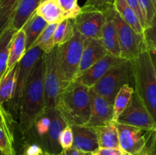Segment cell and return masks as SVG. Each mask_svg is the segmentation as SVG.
<instances>
[{"mask_svg": "<svg viewBox=\"0 0 156 155\" xmlns=\"http://www.w3.org/2000/svg\"><path fill=\"white\" fill-rule=\"evenodd\" d=\"M44 74L43 54L34 65L20 100L18 128L21 134H26L33 129L37 119L46 111Z\"/></svg>", "mask_w": 156, "mask_h": 155, "instance_id": "1", "label": "cell"}, {"mask_svg": "<svg viewBox=\"0 0 156 155\" xmlns=\"http://www.w3.org/2000/svg\"><path fill=\"white\" fill-rule=\"evenodd\" d=\"M154 59L155 54L145 50L130 62L134 91L155 119L156 71Z\"/></svg>", "mask_w": 156, "mask_h": 155, "instance_id": "2", "label": "cell"}, {"mask_svg": "<svg viewBox=\"0 0 156 155\" xmlns=\"http://www.w3.org/2000/svg\"><path fill=\"white\" fill-rule=\"evenodd\" d=\"M88 87L74 81L61 91L56 108L69 126H86L90 117Z\"/></svg>", "mask_w": 156, "mask_h": 155, "instance_id": "3", "label": "cell"}, {"mask_svg": "<svg viewBox=\"0 0 156 155\" xmlns=\"http://www.w3.org/2000/svg\"><path fill=\"white\" fill-rule=\"evenodd\" d=\"M86 40V37L74 29L73 37L65 43L57 46L58 65L62 91L76 80Z\"/></svg>", "mask_w": 156, "mask_h": 155, "instance_id": "4", "label": "cell"}, {"mask_svg": "<svg viewBox=\"0 0 156 155\" xmlns=\"http://www.w3.org/2000/svg\"><path fill=\"white\" fill-rule=\"evenodd\" d=\"M125 84H133L130 60L112 67L91 89L113 103L116 94Z\"/></svg>", "mask_w": 156, "mask_h": 155, "instance_id": "5", "label": "cell"}, {"mask_svg": "<svg viewBox=\"0 0 156 155\" xmlns=\"http://www.w3.org/2000/svg\"><path fill=\"white\" fill-rule=\"evenodd\" d=\"M57 46H55L44 56V92L46 110L56 108L58 98L62 91L57 57Z\"/></svg>", "mask_w": 156, "mask_h": 155, "instance_id": "6", "label": "cell"}, {"mask_svg": "<svg viewBox=\"0 0 156 155\" xmlns=\"http://www.w3.org/2000/svg\"><path fill=\"white\" fill-rule=\"evenodd\" d=\"M113 20L117 29L120 57L126 60H132L146 50L144 39L120 18L115 9L113 12Z\"/></svg>", "mask_w": 156, "mask_h": 155, "instance_id": "7", "label": "cell"}, {"mask_svg": "<svg viewBox=\"0 0 156 155\" xmlns=\"http://www.w3.org/2000/svg\"><path fill=\"white\" fill-rule=\"evenodd\" d=\"M115 122L146 130L156 131L155 119L135 91L127 107L119 115Z\"/></svg>", "mask_w": 156, "mask_h": 155, "instance_id": "8", "label": "cell"}, {"mask_svg": "<svg viewBox=\"0 0 156 155\" xmlns=\"http://www.w3.org/2000/svg\"><path fill=\"white\" fill-rule=\"evenodd\" d=\"M116 126L120 148L130 155L141 153L152 132H156L119 123H116Z\"/></svg>", "mask_w": 156, "mask_h": 155, "instance_id": "9", "label": "cell"}, {"mask_svg": "<svg viewBox=\"0 0 156 155\" xmlns=\"http://www.w3.org/2000/svg\"><path fill=\"white\" fill-rule=\"evenodd\" d=\"M73 21L75 30L87 39H101L105 21L104 12L97 10L82 9Z\"/></svg>", "mask_w": 156, "mask_h": 155, "instance_id": "10", "label": "cell"}, {"mask_svg": "<svg viewBox=\"0 0 156 155\" xmlns=\"http://www.w3.org/2000/svg\"><path fill=\"white\" fill-rule=\"evenodd\" d=\"M90 117L85 126L96 128L114 122L113 103L90 88Z\"/></svg>", "mask_w": 156, "mask_h": 155, "instance_id": "11", "label": "cell"}, {"mask_svg": "<svg viewBox=\"0 0 156 155\" xmlns=\"http://www.w3.org/2000/svg\"><path fill=\"white\" fill-rule=\"evenodd\" d=\"M43 54L44 52L40 48L32 47L26 52L22 59L18 62L16 90H15V97L13 98L15 106H17L16 108H18L19 106L21 95L27 84V82L28 81L34 65Z\"/></svg>", "mask_w": 156, "mask_h": 155, "instance_id": "12", "label": "cell"}, {"mask_svg": "<svg viewBox=\"0 0 156 155\" xmlns=\"http://www.w3.org/2000/svg\"><path fill=\"white\" fill-rule=\"evenodd\" d=\"M126 59L120 56H114L108 54L101 60L85 70L75 81L91 88L114 65L121 63Z\"/></svg>", "mask_w": 156, "mask_h": 155, "instance_id": "13", "label": "cell"}, {"mask_svg": "<svg viewBox=\"0 0 156 155\" xmlns=\"http://www.w3.org/2000/svg\"><path fill=\"white\" fill-rule=\"evenodd\" d=\"M48 110L50 111L51 118L50 126L47 134L41 138L44 141V145L47 147L46 151L52 153H58L62 150L58 141L59 134L68 124L56 108Z\"/></svg>", "mask_w": 156, "mask_h": 155, "instance_id": "14", "label": "cell"}, {"mask_svg": "<svg viewBox=\"0 0 156 155\" xmlns=\"http://www.w3.org/2000/svg\"><path fill=\"white\" fill-rule=\"evenodd\" d=\"M108 53V51L104 46L101 40L87 39L81 56L76 78L85 70L105 57Z\"/></svg>", "mask_w": 156, "mask_h": 155, "instance_id": "15", "label": "cell"}, {"mask_svg": "<svg viewBox=\"0 0 156 155\" xmlns=\"http://www.w3.org/2000/svg\"><path fill=\"white\" fill-rule=\"evenodd\" d=\"M73 134V147L81 151L93 153L99 149L94 128L85 126H72Z\"/></svg>", "mask_w": 156, "mask_h": 155, "instance_id": "16", "label": "cell"}, {"mask_svg": "<svg viewBox=\"0 0 156 155\" xmlns=\"http://www.w3.org/2000/svg\"><path fill=\"white\" fill-rule=\"evenodd\" d=\"M114 10V8L113 7L103 12L105 16V21L102 27L101 40L109 54L114 56H120L117 29L113 20Z\"/></svg>", "mask_w": 156, "mask_h": 155, "instance_id": "17", "label": "cell"}, {"mask_svg": "<svg viewBox=\"0 0 156 155\" xmlns=\"http://www.w3.org/2000/svg\"><path fill=\"white\" fill-rule=\"evenodd\" d=\"M41 0H20L10 22V26L15 30L23 27L28 18L33 15Z\"/></svg>", "mask_w": 156, "mask_h": 155, "instance_id": "18", "label": "cell"}, {"mask_svg": "<svg viewBox=\"0 0 156 155\" xmlns=\"http://www.w3.org/2000/svg\"><path fill=\"white\" fill-rule=\"evenodd\" d=\"M18 63L6 70L0 79V103L2 105L13 100L16 90Z\"/></svg>", "mask_w": 156, "mask_h": 155, "instance_id": "19", "label": "cell"}, {"mask_svg": "<svg viewBox=\"0 0 156 155\" xmlns=\"http://www.w3.org/2000/svg\"><path fill=\"white\" fill-rule=\"evenodd\" d=\"M35 12L48 24H59L65 19L63 12L56 0L41 2Z\"/></svg>", "mask_w": 156, "mask_h": 155, "instance_id": "20", "label": "cell"}, {"mask_svg": "<svg viewBox=\"0 0 156 155\" xmlns=\"http://www.w3.org/2000/svg\"><path fill=\"white\" fill-rule=\"evenodd\" d=\"M99 148H120L118 133L114 122L94 128Z\"/></svg>", "mask_w": 156, "mask_h": 155, "instance_id": "21", "label": "cell"}, {"mask_svg": "<svg viewBox=\"0 0 156 155\" xmlns=\"http://www.w3.org/2000/svg\"><path fill=\"white\" fill-rule=\"evenodd\" d=\"M26 53V40L24 30L21 27L12 36L9 46L8 68L18 63Z\"/></svg>", "mask_w": 156, "mask_h": 155, "instance_id": "22", "label": "cell"}, {"mask_svg": "<svg viewBox=\"0 0 156 155\" xmlns=\"http://www.w3.org/2000/svg\"><path fill=\"white\" fill-rule=\"evenodd\" d=\"M114 8L120 18L144 39V29L136 12L128 5L125 0H114ZM145 41V40H144Z\"/></svg>", "mask_w": 156, "mask_h": 155, "instance_id": "23", "label": "cell"}, {"mask_svg": "<svg viewBox=\"0 0 156 155\" xmlns=\"http://www.w3.org/2000/svg\"><path fill=\"white\" fill-rule=\"evenodd\" d=\"M47 24H48L41 17L37 15L36 12H34L26 21L22 27L25 34L26 52L30 50L32 44L47 27Z\"/></svg>", "mask_w": 156, "mask_h": 155, "instance_id": "24", "label": "cell"}, {"mask_svg": "<svg viewBox=\"0 0 156 155\" xmlns=\"http://www.w3.org/2000/svg\"><path fill=\"white\" fill-rule=\"evenodd\" d=\"M134 93V88L129 84H125L120 89L114 97L113 102L114 109V122L119 117L123 110L127 107L130 102L133 94Z\"/></svg>", "mask_w": 156, "mask_h": 155, "instance_id": "25", "label": "cell"}, {"mask_svg": "<svg viewBox=\"0 0 156 155\" xmlns=\"http://www.w3.org/2000/svg\"><path fill=\"white\" fill-rule=\"evenodd\" d=\"M15 30L10 25L0 36V79L8 69L9 46Z\"/></svg>", "mask_w": 156, "mask_h": 155, "instance_id": "26", "label": "cell"}, {"mask_svg": "<svg viewBox=\"0 0 156 155\" xmlns=\"http://www.w3.org/2000/svg\"><path fill=\"white\" fill-rule=\"evenodd\" d=\"M57 24H47L41 34L37 36L36 40L32 44L31 47H38L44 53H47L55 46L53 43V33Z\"/></svg>", "mask_w": 156, "mask_h": 155, "instance_id": "27", "label": "cell"}, {"mask_svg": "<svg viewBox=\"0 0 156 155\" xmlns=\"http://www.w3.org/2000/svg\"><path fill=\"white\" fill-rule=\"evenodd\" d=\"M74 34V27L71 19H64L56 24L53 33L55 46H60L69 40Z\"/></svg>", "mask_w": 156, "mask_h": 155, "instance_id": "28", "label": "cell"}, {"mask_svg": "<svg viewBox=\"0 0 156 155\" xmlns=\"http://www.w3.org/2000/svg\"><path fill=\"white\" fill-rule=\"evenodd\" d=\"M20 0H0V36L10 25Z\"/></svg>", "mask_w": 156, "mask_h": 155, "instance_id": "29", "label": "cell"}, {"mask_svg": "<svg viewBox=\"0 0 156 155\" xmlns=\"http://www.w3.org/2000/svg\"><path fill=\"white\" fill-rule=\"evenodd\" d=\"M145 23L144 30L155 25L156 0H138Z\"/></svg>", "mask_w": 156, "mask_h": 155, "instance_id": "30", "label": "cell"}, {"mask_svg": "<svg viewBox=\"0 0 156 155\" xmlns=\"http://www.w3.org/2000/svg\"><path fill=\"white\" fill-rule=\"evenodd\" d=\"M63 12L65 19H74L81 12L78 0H56Z\"/></svg>", "mask_w": 156, "mask_h": 155, "instance_id": "31", "label": "cell"}, {"mask_svg": "<svg viewBox=\"0 0 156 155\" xmlns=\"http://www.w3.org/2000/svg\"><path fill=\"white\" fill-rule=\"evenodd\" d=\"M12 122L13 121L11 115L5 109L3 105L0 103V129H2L11 139L14 140Z\"/></svg>", "mask_w": 156, "mask_h": 155, "instance_id": "32", "label": "cell"}, {"mask_svg": "<svg viewBox=\"0 0 156 155\" xmlns=\"http://www.w3.org/2000/svg\"><path fill=\"white\" fill-rule=\"evenodd\" d=\"M114 0H87L82 8L85 10H97L105 12L114 7Z\"/></svg>", "mask_w": 156, "mask_h": 155, "instance_id": "33", "label": "cell"}, {"mask_svg": "<svg viewBox=\"0 0 156 155\" xmlns=\"http://www.w3.org/2000/svg\"><path fill=\"white\" fill-rule=\"evenodd\" d=\"M50 122H51L50 113V111L47 109L41 117H39L37 119L34 125V127L36 129V132L38 135V136L42 138L43 136H44L47 134V131H48L49 128H50Z\"/></svg>", "mask_w": 156, "mask_h": 155, "instance_id": "34", "label": "cell"}, {"mask_svg": "<svg viewBox=\"0 0 156 155\" xmlns=\"http://www.w3.org/2000/svg\"><path fill=\"white\" fill-rule=\"evenodd\" d=\"M59 144L62 150L68 149L73 146V134L71 126L67 125L60 132L59 136Z\"/></svg>", "mask_w": 156, "mask_h": 155, "instance_id": "35", "label": "cell"}, {"mask_svg": "<svg viewBox=\"0 0 156 155\" xmlns=\"http://www.w3.org/2000/svg\"><path fill=\"white\" fill-rule=\"evenodd\" d=\"M13 143L14 140L11 139L5 132L0 129V149L9 155H15Z\"/></svg>", "mask_w": 156, "mask_h": 155, "instance_id": "36", "label": "cell"}, {"mask_svg": "<svg viewBox=\"0 0 156 155\" xmlns=\"http://www.w3.org/2000/svg\"><path fill=\"white\" fill-rule=\"evenodd\" d=\"M126 3L128 4V5L136 12V15L138 16L139 20H140V23H141L142 26H143V29L145 27V23H144V19H143V17L142 15L141 11H140V6H139L138 0H125Z\"/></svg>", "mask_w": 156, "mask_h": 155, "instance_id": "37", "label": "cell"}, {"mask_svg": "<svg viewBox=\"0 0 156 155\" xmlns=\"http://www.w3.org/2000/svg\"><path fill=\"white\" fill-rule=\"evenodd\" d=\"M43 153L44 150L39 145L32 144L26 146L24 153L26 155H42Z\"/></svg>", "mask_w": 156, "mask_h": 155, "instance_id": "38", "label": "cell"}, {"mask_svg": "<svg viewBox=\"0 0 156 155\" xmlns=\"http://www.w3.org/2000/svg\"><path fill=\"white\" fill-rule=\"evenodd\" d=\"M98 152L100 155H120L123 151L120 148H99Z\"/></svg>", "mask_w": 156, "mask_h": 155, "instance_id": "39", "label": "cell"}, {"mask_svg": "<svg viewBox=\"0 0 156 155\" xmlns=\"http://www.w3.org/2000/svg\"><path fill=\"white\" fill-rule=\"evenodd\" d=\"M61 153H62V155H91V153H86V152L81 151V150L75 148L73 146L68 149L62 150Z\"/></svg>", "mask_w": 156, "mask_h": 155, "instance_id": "40", "label": "cell"}, {"mask_svg": "<svg viewBox=\"0 0 156 155\" xmlns=\"http://www.w3.org/2000/svg\"><path fill=\"white\" fill-rule=\"evenodd\" d=\"M42 155H62V153H61V151L58 153H49V152H47V151H44V153H42Z\"/></svg>", "mask_w": 156, "mask_h": 155, "instance_id": "41", "label": "cell"}, {"mask_svg": "<svg viewBox=\"0 0 156 155\" xmlns=\"http://www.w3.org/2000/svg\"><path fill=\"white\" fill-rule=\"evenodd\" d=\"M0 155H9V154H8V153H6L5 152H4L3 150H2L1 149H0Z\"/></svg>", "mask_w": 156, "mask_h": 155, "instance_id": "42", "label": "cell"}, {"mask_svg": "<svg viewBox=\"0 0 156 155\" xmlns=\"http://www.w3.org/2000/svg\"><path fill=\"white\" fill-rule=\"evenodd\" d=\"M91 155H100V154L98 153V152L95 151V152H93V153H91Z\"/></svg>", "mask_w": 156, "mask_h": 155, "instance_id": "43", "label": "cell"}, {"mask_svg": "<svg viewBox=\"0 0 156 155\" xmlns=\"http://www.w3.org/2000/svg\"><path fill=\"white\" fill-rule=\"evenodd\" d=\"M120 155H130V154H129V153H126V152H122V153Z\"/></svg>", "mask_w": 156, "mask_h": 155, "instance_id": "44", "label": "cell"}, {"mask_svg": "<svg viewBox=\"0 0 156 155\" xmlns=\"http://www.w3.org/2000/svg\"><path fill=\"white\" fill-rule=\"evenodd\" d=\"M136 155H144V154H142V153H139V154H136Z\"/></svg>", "mask_w": 156, "mask_h": 155, "instance_id": "45", "label": "cell"}, {"mask_svg": "<svg viewBox=\"0 0 156 155\" xmlns=\"http://www.w3.org/2000/svg\"><path fill=\"white\" fill-rule=\"evenodd\" d=\"M43 1H45V0H41V2H43Z\"/></svg>", "mask_w": 156, "mask_h": 155, "instance_id": "46", "label": "cell"}, {"mask_svg": "<svg viewBox=\"0 0 156 155\" xmlns=\"http://www.w3.org/2000/svg\"><path fill=\"white\" fill-rule=\"evenodd\" d=\"M22 155H26V154H24V153H23V154Z\"/></svg>", "mask_w": 156, "mask_h": 155, "instance_id": "47", "label": "cell"}]
</instances>
